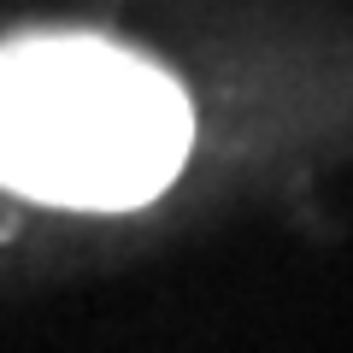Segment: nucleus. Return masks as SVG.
Segmentation results:
<instances>
[{
    "mask_svg": "<svg viewBox=\"0 0 353 353\" xmlns=\"http://www.w3.org/2000/svg\"><path fill=\"white\" fill-rule=\"evenodd\" d=\"M189 101L94 36L0 48V183L59 206H141L189 153Z\"/></svg>",
    "mask_w": 353,
    "mask_h": 353,
    "instance_id": "obj_1",
    "label": "nucleus"
}]
</instances>
